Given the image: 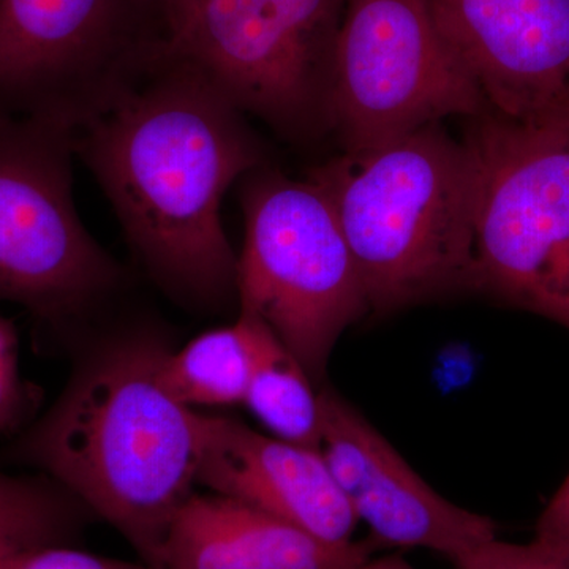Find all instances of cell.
<instances>
[{
	"label": "cell",
	"instance_id": "7402d4cb",
	"mask_svg": "<svg viewBox=\"0 0 569 569\" xmlns=\"http://www.w3.org/2000/svg\"><path fill=\"white\" fill-rule=\"evenodd\" d=\"M538 118H546L549 121L556 122L569 137V88L561 93L556 103L550 104L548 110L541 112Z\"/></svg>",
	"mask_w": 569,
	"mask_h": 569
},
{
	"label": "cell",
	"instance_id": "7a4b0ae2",
	"mask_svg": "<svg viewBox=\"0 0 569 569\" xmlns=\"http://www.w3.org/2000/svg\"><path fill=\"white\" fill-rule=\"evenodd\" d=\"M168 351L149 331L100 343L6 452L107 520L156 569L176 515L194 493L203 443V415L160 381Z\"/></svg>",
	"mask_w": 569,
	"mask_h": 569
},
{
	"label": "cell",
	"instance_id": "9c48e42d",
	"mask_svg": "<svg viewBox=\"0 0 569 569\" xmlns=\"http://www.w3.org/2000/svg\"><path fill=\"white\" fill-rule=\"evenodd\" d=\"M490 110L438 29L430 0H346L336 43L332 130L343 152Z\"/></svg>",
	"mask_w": 569,
	"mask_h": 569
},
{
	"label": "cell",
	"instance_id": "8fae6325",
	"mask_svg": "<svg viewBox=\"0 0 569 569\" xmlns=\"http://www.w3.org/2000/svg\"><path fill=\"white\" fill-rule=\"evenodd\" d=\"M490 110L530 121L569 88V0H430Z\"/></svg>",
	"mask_w": 569,
	"mask_h": 569
},
{
	"label": "cell",
	"instance_id": "ffe728a7",
	"mask_svg": "<svg viewBox=\"0 0 569 569\" xmlns=\"http://www.w3.org/2000/svg\"><path fill=\"white\" fill-rule=\"evenodd\" d=\"M535 537L569 546V473L539 516Z\"/></svg>",
	"mask_w": 569,
	"mask_h": 569
},
{
	"label": "cell",
	"instance_id": "44dd1931",
	"mask_svg": "<svg viewBox=\"0 0 569 569\" xmlns=\"http://www.w3.org/2000/svg\"><path fill=\"white\" fill-rule=\"evenodd\" d=\"M160 20H162L167 41L181 29L200 0H152Z\"/></svg>",
	"mask_w": 569,
	"mask_h": 569
},
{
	"label": "cell",
	"instance_id": "9a60e30c",
	"mask_svg": "<svg viewBox=\"0 0 569 569\" xmlns=\"http://www.w3.org/2000/svg\"><path fill=\"white\" fill-rule=\"evenodd\" d=\"M253 366L252 326L239 313L233 325L194 337L178 351H168L160 381L182 406H242Z\"/></svg>",
	"mask_w": 569,
	"mask_h": 569
},
{
	"label": "cell",
	"instance_id": "2e32d148",
	"mask_svg": "<svg viewBox=\"0 0 569 569\" xmlns=\"http://www.w3.org/2000/svg\"><path fill=\"white\" fill-rule=\"evenodd\" d=\"M80 501L48 477L0 471V553L44 545H70L81 529Z\"/></svg>",
	"mask_w": 569,
	"mask_h": 569
},
{
	"label": "cell",
	"instance_id": "8992f818",
	"mask_svg": "<svg viewBox=\"0 0 569 569\" xmlns=\"http://www.w3.org/2000/svg\"><path fill=\"white\" fill-rule=\"evenodd\" d=\"M69 130L0 116V302L54 335L99 316L129 283L81 222Z\"/></svg>",
	"mask_w": 569,
	"mask_h": 569
},
{
	"label": "cell",
	"instance_id": "ba28073f",
	"mask_svg": "<svg viewBox=\"0 0 569 569\" xmlns=\"http://www.w3.org/2000/svg\"><path fill=\"white\" fill-rule=\"evenodd\" d=\"M152 0H0V116L70 133L162 58Z\"/></svg>",
	"mask_w": 569,
	"mask_h": 569
},
{
	"label": "cell",
	"instance_id": "52a82bcc",
	"mask_svg": "<svg viewBox=\"0 0 569 569\" xmlns=\"http://www.w3.org/2000/svg\"><path fill=\"white\" fill-rule=\"evenodd\" d=\"M346 0H200L167 41L236 110L288 141L332 130L336 43Z\"/></svg>",
	"mask_w": 569,
	"mask_h": 569
},
{
	"label": "cell",
	"instance_id": "603a6c76",
	"mask_svg": "<svg viewBox=\"0 0 569 569\" xmlns=\"http://www.w3.org/2000/svg\"><path fill=\"white\" fill-rule=\"evenodd\" d=\"M351 569H413L407 561L399 559V557H387V559H369L365 563Z\"/></svg>",
	"mask_w": 569,
	"mask_h": 569
},
{
	"label": "cell",
	"instance_id": "5b68a950",
	"mask_svg": "<svg viewBox=\"0 0 569 569\" xmlns=\"http://www.w3.org/2000/svg\"><path fill=\"white\" fill-rule=\"evenodd\" d=\"M239 182V312L263 321L320 380L337 340L370 313L353 253L331 201L309 179L266 163Z\"/></svg>",
	"mask_w": 569,
	"mask_h": 569
},
{
	"label": "cell",
	"instance_id": "277c9868",
	"mask_svg": "<svg viewBox=\"0 0 569 569\" xmlns=\"http://www.w3.org/2000/svg\"><path fill=\"white\" fill-rule=\"evenodd\" d=\"M475 162L473 291L569 329V137L489 111L463 138Z\"/></svg>",
	"mask_w": 569,
	"mask_h": 569
},
{
	"label": "cell",
	"instance_id": "e0dca14e",
	"mask_svg": "<svg viewBox=\"0 0 569 569\" xmlns=\"http://www.w3.org/2000/svg\"><path fill=\"white\" fill-rule=\"evenodd\" d=\"M39 388L20 373V337L10 318L0 316V436H20L36 421Z\"/></svg>",
	"mask_w": 569,
	"mask_h": 569
},
{
	"label": "cell",
	"instance_id": "3957f363",
	"mask_svg": "<svg viewBox=\"0 0 569 569\" xmlns=\"http://www.w3.org/2000/svg\"><path fill=\"white\" fill-rule=\"evenodd\" d=\"M331 201L370 313L473 291L475 162L443 122L310 168Z\"/></svg>",
	"mask_w": 569,
	"mask_h": 569
},
{
	"label": "cell",
	"instance_id": "5bb4252c",
	"mask_svg": "<svg viewBox=\"0 0 569 569\" xmlns=\"http://www.w3.org/2000/svg\"><path fill=\"white\" fill-rule=\"evenodd\" d=\"M252 326L253 366L244 406L269 436L299 447L320 449V391L282 340L257 317Z\"/></svg>",
	"mask_w": 569,
	"mask_h": 569
},
{
	"label": "cell",
	"instance_id": "4fadbf2b",
	"mask_svg": "<svg viewBox=\"0 0 569 569\" xmlns=\"http://www.w3.org/2000/svg\"><path fill=\"white\" fill-rule=\"evenodd\" d=\"M376 539L332 545L242 501L194 492L173 520L159 569H351Z\"/></svg>",
	"mask_w": 569,
	"mask_h": 569
},
{
	"label": "cell",
	"instance_id": "30bf717a",
	"mask_svg": "<svg viewBox=\"0 0 569 569\" xmlns=\"http://www.w3.org/2000/svg\"><path fill=\"white\" fill-rule=\"evenodd\" d=\"M320 452L358 522L381 548L429 549L451 560L497 537L493 520L441 497L335 389L320 391Z\"/></svg>",
	"mask_w": 569,
	"mask_h": 569
},
{
	"label": "cell",
	"instance_id": "7c38bea8",
	"mask_svg": "<svg viewBox=\"0 0 569 569\" xmlns=\"http://www.w3.org/2000/svg\"><path fill=\"white\" fill-rule=\"evenodd\" d=\"M197 485L332 545L353 541L359 523L320 449L257 432L234 418L203 415Z\"/></svg>",
	"mask_w": 569,
	"mask_h": 569
},
{
	"label": "cell",
	"instance_id": "ac0fdd59",
	"mask_svg": "<svg viewBox=\"0 0 569 569\" xmlns=\"http://www.w3.org/2000/svg\"><path fill=\"white\" fill-rule=\"evenodd\" d=\"M449 561L456 569H569V546L538 537L526 545L493 537Z\"/></svg>",
	"mask_w": 569,
	"mask_h": 569
},
{
	"label": "cell",
	"instance_id": "6da1fadb",
	"mask_svg": "<svg viewBox=\"0 0 569 569\" xmlns=\"http://www.w3.org/2000/svg\"><path fill=\"white\" fill-rule=\"evenodd\" d=\"M71 141L164 293L203 312L238 301V254L220 208L231 186L266 164L246 114L163 51Z\"/></svg>",
	"mask_w": 569,
	"mask_h": 569
},
{
	"label": "cell",
	"instance_id": "d6986e66",
	"mask_svg": "<svg viewBox=\"0 0 569 569\" xmlns=\"http://www.w3.org/2000/svg\"><path fill=\"white\" fill-rule=\"evenodd\" d=\"M0 569H156L142 561L96 556L70 545H44L0 553Z\"/></svg>",
	"mask_w": 569,
	"mask_h": 569
}]
</instances>
